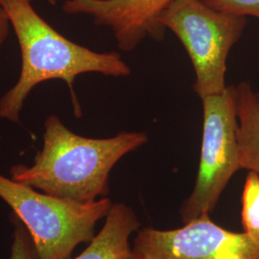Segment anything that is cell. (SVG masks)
<instances>
[{"label":"cell","instance_id":"obj_9","mask_svg":"<svg viewBox=\"0 0 259 259\" xmlns=\"http://www.w3.org/2000/svg\"><path fill=\"white\" fill-rule=\"evenodd\" d=\"M238 148L241 169L259 176V92L247 82L236 87Z\"/></svg>","mask_w":259,"mask_h":259},{"label":"cell","instance_id":"obj_11","mask_svg":"<svg viewBox=\"0 0 259 259\" xmlns=\"http://www.w3.org/2000/svg\"><path fill=\"white\" fill-rule=\"evenodd\" d=\"M11 222L14 227L10 259H39L37 250L26 228L12 214Z\"/></svg>","mask_w":259,"mask_h":259},{"label":"cell","instance_id":"obj_7","mask_svg":"<svg viewBox=\"0 0 259 259\" xmlns=\"http://www.w3.org/2000/svg\"><path fill=\"white\" fill-rule=\"evenodd\" d=\"M174 0H65L68 15H85L99 26L109 27L121 50L129 52L146 37H163L159 23L162 13Z\"/></svg>","mask_w":259,"mask_h":259},{"label":"cell","instance_id":"obj_5","mask_svg":"<svg viewBox=\"0 0 259 259\" xmlns=\"http://www.w3.org/2000/svg\"><path fill=\"white\" fill-rule=\"evenodd\" d=\"M204 122L200 163L191 194L182 204L183 222L210 216L232 176L240 170L236 87L202 98Z\"/></svg>","mask_w":259,"mask_h":259},{"label":"cell","instance_id":"obj_2","mask_svg":"<svg viewBox=\"0 0 259 259\" xmlns=\"http://www.w3.org/2000/svg\"><path fill=\"white\" fill-rule=\"evenodd\" d=\"M19 41L21 68L18 82L0 98V117L18 123L25 100L34 88L49 80L67 84L76 115L81 107L75 79L84 73L125 77L131 68L117 52H96L64 37L42 19L31 0H0Z\"/></svg>","mask_w":259,"mask_h":259},{"label":"cell","instance_id":"obj_8","mask_svg":"<svg viewBox=\"0 0 259 259\" xmlns=\"http://www.w3.org/2000/svg\"><path fill=\"white\" fill-rule=\"evenodd\" d=\"M139 227V218L132 207L112 204L100 232L78 256L69 259H137L130 237Z\"/></svg>","mask_w":259,"mask_h":259},{"label":"cell","instance_id":"obj_12","mask_svg":"<svg viewBox=\"0 0 259 259\" xmlns=\"http://www.w3.org/2000/svg\"><path fill=\"white\" fill-rule=\"evenodd\" d=\"M205 5L224 13L259 19V0H202Z\"/></svg>","mask_w":259,"mask_h":259},{"label":"cell","instance_id":"obj_6","mask_svg":"<svg viewBox=\"0 0 259 259\" xmlns=\"http://www.w3.org/2000/svg\"><path fill=\"white\" fill-rule=\"evenodd\" d=\"M132 248L137 259H259V242L224 229L210 216L175 230L139 229Z\"/></svg>","mask_w":259,"mask_h":259},{"label":"cell","instance_id":"obj_10","mask_svg":"<svg viewBox=\"0 0 259 259\" xmlns=\"http://www.w3.org/2000/svg\"><path fill=\"white\" fill-rule=\"evenodd\" d=\"M242 225L244 232L259 242V176L250 171L242 194Z\"/></svg>","mask_w":259,"mask_h":259},{"label":"cell","instance_id":"obj_4","mask_svg":"<svg viewBox=\"0 0 259 259\" xmlns=\"http://www.w3.org/2000/svg\"><path fill=\"white\" fill-rule=\"evenodd\" d=\"M159 23L181 40L194 68L193 89L202 99L227 89V60L240 39L247 18L224 13L202 0H174L161 15Z\"/></svg>","mask_w":259,"mask_h":259},{"label":"cell","instance_id":"obj_13","mask_svg":"<svg viewBox=\"0 0 259 259\" xmlns=\"http://www.w3.org/2000/svg\"><path fill=\"white\" fill-rule=\"evenodd\" d=\"M10 27H11V23H10L8 15L6 14L5 10L3 9V7L0 4V48L2 47L3 44L5 42L6 38L8 37Z\"/></svg>","mask_w":259,"mask_h":259},{"label":"cell","instance_id":"obj_15","mask_svg":"<svg viewBox=\"0 0 259 259\" xmlns=\"http://www.w3.org/2000/svg\"><path fill=\"white\" fill-rule=\"evenodd\" d=\"M0 139H1V138H0Z\"/></svg>","mask_w":259,"mask_h":259},{"label":"cell","instance_id":"obj_3","mask_svg":"<svg viewBox=\"0 0 259 259\" xmlns=\"http://www.w3.org/2000/svg\"><path fill=\"white\" fill-rule=\"evenodd\" d=\"M0 199L26 228L39 259H69L80 244L95 236L97 223L112 202L101 198L81 204L46 194L0 174Z\"/></svg>","mask_w":259,"mask_h":259},{"label":"cell","instance_id":"obj_1","mask_svg":"<svg viewBox=\"0 0 259 259\" xmlns=\"http://www.w3.org/2000/svg\"><path fill=\"white\" fill-rule=\"evenodd\" d=\"M42 147L32 165L11 167L10 178L57 198L89 204L109 192L111 169L148 140L144 133L122 132L109 139H91L68 129L56 115L45 121Z\"/></svg>","mask_w":259,"mask_h":259},{"label":"cell","instance_id":"obj_14","mask_svg":"<svg viewBox=\"0 0 259 259\" xmlns=\"http://www.w3.org/2000/svg\"><path fill=\"white\" fill-rule=\"evenodd\" d=\"M47 1L49 4H51V5H54L56 3V0H46Z\"/></svg>","mask_w":259,"mask_h":259}]
</instances>
